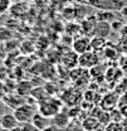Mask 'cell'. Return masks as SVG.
<instances>
[{
    "label": "cell",
    "instance_id": "obj_1",
    "mask_svg": "<svg viewBox=\"0 0 127 131\" xmlns=\"http://www.w3.org/2000/svg\"><path fill=\"white\" fill-rule=\"evenodd\" d=\"M62 107H63L62 100L49 96L38 103V112H40L42 115L47 116L49 118H53L55 115L62 111Z\"/></svg>",
    "mask_w": 127,
    "mask_h": 131
},
{
    "label": "cell",
    "instance_id": "obj_2",
    "mask_svg": "<svg viewBox=\"0 0 127 131\" xmlns=\"http://www.w3.org/2000/svg\"><path fill=\"white\" fill-rule=\"evenodd\" d=\"M37 112H38V107H35V105L25 102V103L20 105L19 107H16L13 114L15 115L19 124H27V122L32 121V118Z\"/></svg>",
    "mask_w": 127,
    "mask_h": 131
},
{
    "label": "cell",
    "instance_id": "obj_3",
    "mask_svg": "<svg viewBox=\"0 0 127 131\" xmlns=\"http://www.w3.org/2000/svg\"><path fill=\"white\" fill-rule=\"evenodd\" d=\"M84 97L80 88L78 87H72V88H68L65 90L63 93L61 95V100L64 105L69 106V107H74V106H79L82 98Z\"/></svg>",
    "mask_w": 127,
    "mask_h": 131
},
{
    "label": "cell",
    "instance_id": "obj_4",
    "mask_svg": "<svg viewBox=\"0 0 127 131\" xmlns=\"http://www.w3.org/2000/svg\"><path fill=\"white\" fill-rule=\"evenodd\" d=\"M123 3V0H87V4L95 9L112 12H120Z\"/></svg>",
    "mask_w": 127,
    "mask_h": 131
},
{
    "label": "cell",
    "instance_id": "obj_5",
    "mask_svg": "<svg viewBox=\"0 0 127 131\" xmlns=\"http://www.w3.org/2000/svg\"><path fill=\"white\" fill-rule=\"evenodd\" d=\"M99 61H101L99 54L91 49L88 52H84V53L79 54V57H78V66L82 67V68H84V69H91L95 66L101 63Z\"/></svg>",
    "mask_w": 127,
    "mask_h": 131
},
{
    "label": "cell",
    "instance_id": "obj_6",
    "mask_svg": "<svg viewBox=\"0 0 127 131\" xmlns=\"http://www.w3.org/2000/svg\"><path fill=\"white\" fill-rule=\"evenodd\" d=\"M91 37L80 34L78 37H76L72 42V49L77 53V54H82L84 52L91 50Z\"/></svg>",
    "mask_w": 127,
    "mask_h": 131
},
{
    "label": "cell",
    "instance_id": "obj_7",
    "mask_svg": "<svg viewBox=\"0 0 127 131\" xmlns=\"http://www.w3.org/2000/svg\"><path fill=\"white\" fill-rule=\"evenodd\" d=\"M118 101H120V97H118V93L117 92H108L106 93L105 96L101 97V108L106 110V111H113L117 106H118Z\"/></svg>",
    "mask_w": 127,
    "mask_h": 131
},
{
    "label": "cell",
    "instance_id": "obj_8",
    "mask_svg": "<svg viewBox=\"0 0 127 131\" xmlns=\"http://www.w3.org/2000/svg\"><path fill=\"white\" fill-rule=\"evenodd\" d=\"M98 23V19L96 14H89L87 15L84 19H82L80 21V29H82V34L88 35V37H93L96 25Z\"/></svg>",
    "mask_w": 127,
    "mask_h": 131
},
{
    "label": "cell",
    "instance_id": "obj_9",
    "mask_svg": "<svg viewBox=\"0 0 127 131\" xmlns=\"http://www.w3.org/2000/svg\"><path fill=\"white\" fill-rule=\"evenodd\" d=\"M18 125H20V124L16 120L14 114H4L1 116V118H0V127H3V129H5L8 131L16 127Z\"/></svg>",
    "mask_w": 127,
    "mask_h": 131
},
{
    "label": "cell",
    "instance_id": "obj_10",
    "mask_svg": "<svg viewBox=\"0 0 127 131\" xmlns=\"http://www.w3.org/2000/svg\"><path fill=\"white\" fill-rule=\"evenodd\" d=\"M112 33V27L111 23L108 21H98L97 25H96L95 33H93V37H101V38H108Z\"/></svg>",
    "mask_w": 127,
    "mask_h": 131
},
{
    "label": "cell",
    "instance_id": "obj_11",
    "mask_svg": "<svg viewBox=\"0 0 127 131\" xmlns=\"http://www.w3.org/2000/svg\"><path fill=\"white\" fill-rule=\"evenodd\" d=\"M30 122H32L37 129H39V130L42 131V130H44V129H47L48 126L52 125V118H49L47 116L42 115L40 112H37V114L34 115V117L32 118Z\"/></svg>",
    "mask_w": 127,
    "mask_h": 131
},
{
    "label": "cell",
    "instance_id": "obj_12",
    "mask_svg": "<svg viewBox=\"0 0 127 131\" xmlns=\"http://www.w3.org/2000/svg\"><path fill=\"white\" fill-rule=\"evenodd\" d=\"M69 122H71V116L68 112H64V111H61L52 118V124L59 129H65L69 125Z\"/></svg>",
    "mask_w": 127,
    "mask_h": 131
},
{
    "label": "cell",
    "instance_id": "obj_13",
    "mask_svg": "<svg viewBox=\"0 0 127 131\" xmlns=\"http://www.w3.org/2000/svg\"><path fill=\"white\" fill-rule=\"evenodd\" d=\"M99 126H101L99 120L96 116H93V115L87 116L82 121V129L84 131H97L99 129Z\"/></svg>",
    "mask_w": 127,
    "mask_h": 131
},
{
    "label": "cell",
    "instance_id": "obj_14",
    "mask_svg": "<svg viewBox=\"0 0 127 131\" xmlns=\"http://www.w3.org/2000/svg\"><path fill=\"white\" fill-rule=\"evenodd\" d=\"M25 102H27V101H25V97L20 96L19 93L9 95V96L5 97V103H6L9 107H11L13 110H15L16 107H19L20 105H23V103H25Z\"/></svg>",
    "mask_w": 127,
    "mask_h": 131
},
{
    "label": "cell",
    "instance_id": "obj_15",
    "mask_svg": "<svg viewBox=\"0 0 127 131\" xmlns=\"http://www.w3.org/2000/svg\"><path fill=\"white\" fill-rule=\"evenodd\" d=\"M122 73H123V71L121 69V68H107V71H106V76H105V78L107 80L108 82H116V83H118V82L122 80Z\"/></svg>",
    "mask_w": 127,
    "mask_h": 131
},
{
    "label": "cell",
    "instance_id": "obj_16",
    "mask_svg": "<svg viewBox=\"0 0 127 131\" xmlns=\"http://www.w3.org/2000/svg\"><path fill=\"white\" fill-rule=\"evenodd\" d=\"M107 46H108V43H107V39H106V38L93 37V38L91 39V49L95 50V52H97V53L103 52Z\"/></svg>",
    "mask_w": 127,
    "mask_h": 131
},
{
    "label": "cell",
    "instance_id": "obj_17",
    "mask_svg": "<svg viewBox=\"0 0 127 131\" xmlns=\"http://www.w3.org/2000/svg\"><path fill=\"white\" fill-rule=\"evenodd\" d=\"M33 86L29 81H21L20 83H18L16 86V93H19L23 97H28L32 95Z\"/></svg>",
    "mask_w": 127,
    "mask_h": 131
},
{
    "label": "cell",
    "instance_id": "obj_18",
    "mask_svg": "<svg viewBox=\"0 0 127 131\" xmlns=\"http://www.w3.org/2000/svg\"><path fill=\"white\" fill-rule=\"evenodd\" d=\"M120 49L118 47H112L111 44H108L105 50H103V57L108 61H116V59H120L121 54H120Z\"/></svg>",
    "mask_w": 127,
    "mask_h": 131
},
{
    "label": "cell",
    "instance_id": "obj_19",
    "mask_svg": "<svg viewBox=\"0 0 127 131\" xmlns=\"http://www.w3.org/2000/svg\"><path fill=\"white\" fill-rule=\"evenodd\" d=\"M106 71H107L106 67L99 63V64L95 66L93 68H91L89 69V73H91L92 80H103L105 76H106Z\"/></svg>",
    "mask_w": 127,
    "mask_h": 131
},
{
    "label": "cell",
    "instance_id": "obj_20",
    "mask_svg": "<svg viewBox=\"0 0 127 131\" xmlns=\"http://www.w3.org/2000/svg\"><path fill=\"white\" fill-rule=\"evenodd\" d=\"M96 15H97L98 21H108V23H112L114 19H117L114 12H112V10H98L96 13Z\"/></svg>",
    "mask_w": 127,
    "mask_h": 131
},
{
    "label": "cell",
    "instance_id": "obj_21",
    "mask_svg": "<svg viewBox=\"0 0 127 131\" xmlns=\"http://www.w3.org/2000/svg\"><path fill=\"white\" fill-rule=\"evenodd\" d=\"M65 33L72 37V38H76L82 34V29H80V23H68L67 27H65Z\"/></svg>",
    "mask_w": 127,
    "mask_h": 131
},
{
    "label": "cell",
    "instance_id": "obj_22",
    "mask_svg": "<svg viewBox=\"0 0 127 131\" xmlns=\"http://www.w3.org/2000/svg\"><path fill=\"white\" fill-rule=\"evenodd\" d=\"M105 131H125V129H123L122 124L116 122V121H112V122H110L108 125H106Z\"/></svg>",
    "mask_w": 127,
    "mask_h": 131
},
{
    "label": "cell",
    "instance_id": "obj_23",
    "mask_svg": "<svg viewBox=\"0 0 127 131\" xmlns=\"http://www.w3.org/2000/svg\"><path fill=\"white\" fill-rule=\"evenodd\" d=\"M11 38V32L10 29L5 27H0V42H6Z\"/></svg>",
    "mask_w": 127,
    "mask_h": 131
},
{
    "label": "cell",
    "instance_id": "obj_24",
    "mask_svg": "<svg viewBox=\"0 0 127 131\" xmlns=\"http://www.w3.org/2000/svg\"><path fill=\"white\" fill-rule=\"evenodd\" d=\"M11 8V0H0V14L10 10Z\"/></svg>",
    "mask_w": 127,
    "mask_h": 131
},
{
    "label": "cell",
    "instance_id": "obj_25",
    "mask_svg": "<svg viewBox=\"0 0 127 131\" xmlns=\"http://www.w3.org/2000/svg\"><path fill=\"white\" fill-rule=\"evenodd\" d=\"M123 25H125V24H123V21H122V20H120V19H114V20L111 23L112 30H114V32H120V30L122 29V27H123Z\"/></svg>",
    "mask_w": 127,
    "mask_h": 131
},
{
    "label": "cell",
    "instance_id": "obj_26",
    "mask_svg": "<svg viewBox=\"0 0 127 131\" xmlns=\"http://www.w3.org/2000/svg\"><path fill=\"white\" fill-rule=\"evenodd\" d=\"M118 66H120V68H121L123 72H127V56L126 54H123V56L120 57V59H118Z\"/></svg>",
    "mask_w": 127,
    "mask_h": 131
},
{
    "label": "cell",
    "instance_id": "obj_27",
    "mask_svg": "<svg viewBox=\"0 0 127 131\" xmlns=\"http://www.w3.org/2000/svg\"><path fill=\"white\" fill-rule=\"evenodd\" d=\"M21 127H23V131H40L39 129H37L32 122H27V124H20Z\"/></svg>",
    "mask_w": 127,
    "mask_h": 131
},
{
    "label": "cell",
    "instance_id": "obj_28",
    "mask_svg": "<svg viewBox=\"0 0 127 131\" xmlns=\"http://www.w3.org/2000/svg\"><path fill=\"white\" fill-rule=\"evenodd\" d=\"M118 49H120L121 53H123V54L127 56V40L126 39H121V42L118 44Z\"/></svg>",
    "mask_w": 127,
    "mask_h": 131
},
{
    "label": "cell",
    "instance_id": "obj_29",
    "mask_svg": "<svg viewBox=\"0 0 127 131\" xmlns=\"http://www.w3.org/2000/svg\"><path fill=\"white\" fill-rule=\"evenodd\" d=\"M118 33H120V35H121V39H126L127 40V24H125V25L122 27V29Z\"/></svg>",
    "mask_w": 127,
    "mask_h": 131
},
{
    "label": "cell",
    "instance_id": "obj_30",
    "mask_svg": "<svg viewBox=\"0 0 127 131\" xmlns=\"http://www.w3.org/2000/svg\"><path fill=\"white\" fill-rule=\"evenodd\" d=\"M118 13H120L122 16L127 18V1H125V3H123V5H122V8L120 9V12H118Z\"/></svg>",
    "mask_w": 127,
    "mask_h": 131
},
{
    "label": "cell",
    "instance_id": "obj_31",
    "mask_svg": "<svg viewBox=\"0 0 127 131\" xmlns=\"http://www.w3.org/2000/svg\"><path fill=\"white\" fill-rule=\"evenodd\" d=\"M42 131H63V129H59V127H57V126H54L52 124L50 126H48L47 129H44V130H42Z\"/></svg>",
    "mask_w": 127,
    "mask_h": 131
},
{
    "label": "cell",
    "instance_id": "obj_32",
    "mask_svg": "<svg viewBox=\"0 0 127 131\" xmlns=\"http://www.w3.org/2000/svg\"><path fill=\"white\" fill-rule=\"evenodd\" d=\"M10 131H23V127H21V125H18L16 127H14V129H11Z\"/></svg>",
    "mask_w": 127,
    "mask_h": 131
},
{
    "label": "cell",
    "instance_id": "obj_33",
    "mask_svg": "<svg viewBox=\"0 0 127 131\" xmlns=\"http://www.w3.org/2000/svg\"><path fill=\"white\" fill-rule=\"evenodd\" d=\"M77 3H87V0H76Z\"/></svg>",
    "mask_w": 127,
    "mask_h": 131
},
{
    "label": "cell",
    "instance_id": "obj_34",
    "mask_svg": "<svg viewBox=\"0 0 127 131\" xmlns=\"http://www.w3.org/2000/svg\"><path fill=\"white\" fill-rule=\"evenodd\" d=\"M11 1H14V3H16V1H18V0H11Z\"/></svg>",
    "mask_w": 127,
    "mask_h": 131
},
{
    "label": "cell",
    "instance_id": "obj_35",
    "mask_svg": "<svg viewBox=\"0 0 127 131\" xmlns=\"http://www.w3.org/2000/svg\"><path fill=\"white\" fill-rule=\"evenodd\" d=\"M0 118H1V116H0Z\"/></svg>",
    "mask_w": 127,
    "mask_h": 131
}]
</instances>
